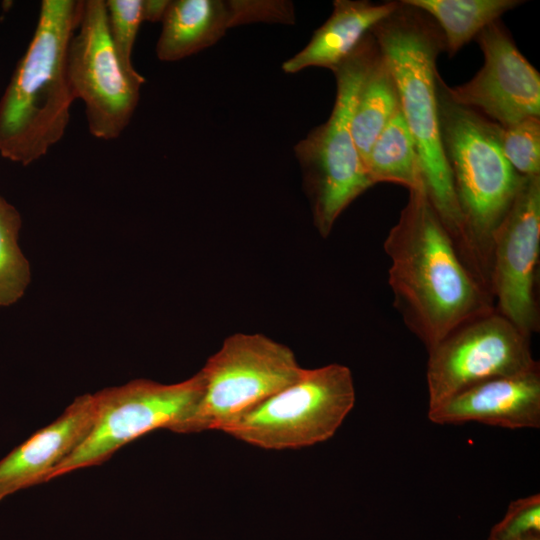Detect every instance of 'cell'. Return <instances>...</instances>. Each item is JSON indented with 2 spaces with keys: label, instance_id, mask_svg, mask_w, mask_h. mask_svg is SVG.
Wrapping results in <instances>:
<instances>
[{
  "label": "cell",
  "instance_id": "7a4b0ae2",
  "mask_svg": "<svg viewBox=\"0 0 540 540\" xmlns=\"http://www.w3.org/2000/svg\"><path fill=\"white\" fill-rule=\"evenodd\" d=\"M371 32L393 74L426 195L466 260L462 221L439 125L436 60L445 50L442 33L427 14L403 0Z\"/></svg>",
  "mask_w": 540,
  "mask_h": 540
},
{
  "label": "cell",
  "instance_id": "cb8c5ba5",
  "mask_svg": "<svg viewBox=\"0 0 540 540\" xmlns=\"http://www.w3.org/2000/svg\"><path fill=\"white\" fill-rule=\"evenodd\" d=\"M169 0H143L144 21H162Z\"/></svg>",
  "mask_w": 540,
  "mask_h": 540
},
{
  "label": "cell",
  "instance_id": "ffe728a7",
  "mask_svg": "<svg viewBox=\"0 0 540 540\" xmlns=\"http://www.w3.org/2000/svg\"><path fill=\"white\" fill-rule=\"evenodd\" d=\"M21 225L19 211L0 195V307L17 302L30 283V265L18 243Z\"/></svg>",
  "mask_w": 540,
  "mask_h": 540
},
{
  "label": "cell",
  "instance_id": "3957f363",
  "mask_svg": "<svg viewBox=\"0 0 540 540\" xmlns=\"http://www.w3.org/2000/svg\"><path fill=\"white\" fill-rule=\"evenodd\" d=\"M82 0H43L30 43L0 98V156L28 166L66 133L75 97L67 50Z\"/></svg>",
  "mask_w": 540,
  "mask_h": 540
},
{
  "label": "cell",
  "instance_id": "d6986e66",
  "mask_svg": "<svg viewBox=\"0 0 540 540\" xmlns=\"http://www.w3.org/2000/svg\"><path fill=\"white\" fill-rule=\"evenodd\" d=\"M364 166L374 185L388 182L425 191L416 145L400 108L375 140Z\"/></svg>",
  "mask_w": 540,
  "mask_h": 540
},
{
  "label": "cell",
  "instance_id": "8fae6325",
  "mask_svg": "<svg viewBox=\"0 0 540 540\" xmlns=\"http://www.w3.org/2000/svg\"><path fill=\"white\" fill-rule=\"evenodd\" d=\"M540 175L523 176L492 244L490 293L495 309L528 337L539 331Z\"/></svg>",
  "mask_w": 540,
  "mask_h": 540
},
{
  "label": "cell",
  "instance_id": "d4e9b609",
  "mask_svg": "<svg viewBox=\"0 0 540 540\" xmlns=\"http://www.w3.org/2000/svg\"><path fill=\"white\" fill-rule=\"evenodd\" d=\"M516 540H540V533H531Z\"/></svg>",
  "mask_w": 540,
  "mask_h": 540
},
{
  "label": "cell",
  "instance_id": "9a60e30c",
  "mask_svg": "<svg viewBox=\"0 0 540 540\" xmlns=\"http://www.w3.org/2000/svg\"><path fill=\"white\" fill-rule=\"evenodd\" d=\"M436 424L479 422L508 429L539 428L540 368L492 378L428 410Z\"/></svg>",
  "mask_w": 540,
  "mask_h": 540
},
{
  "label": "cell",
  "instance_id": "5bb4252c",
  "mask_svg": "<svg viewBox=\"0 0 540 540\" xmlns=\"http://www.w3.org/2000/svg\"><path fill=\"white\" fill-rule=\"evenodd\" d=\"M97 392L73 400L49 425L0 460V501L48 481L50 473L87 438L98 416Z\"/></svg>",
  "mask_w": 540,
  "mask_h": 540
},
{
  "label": "cell",
  "instance_id": "e0dca14e",
  "mask_svg": "<svg viewBox=\"0 0 540 540\" xmlns=\"http://www.w3.org/2000/svg\"><path fill=\"white\" fill-rule=\"evenodd\" d=\"M400 108L393 74L378 45L358 88L351 134L364 164L372 145Z\"/></svg>",
  "mask_w": 540,
  "mask_h": 540
},
{
  "label": "cell",
  "instance_id": "5b68a950",
  "mask_svg": "<svg viewBox=\"0 0 540 540\" xmlns=\"http://www.w3.org/2000/svg\"><path fill=\"white\" fill-rule=\"evenodd\" d=\"M376 49L371 32L332 71L337 86L332 112L294 147L313 223L323 238L329 236L342 212L374 185L354 143L351 117L358 88Z\"/></svg>",
  "mask_w": 540,
  "mask_h": 540
},
{
  "label": "cell",
  "instance_id": "9c48e42d",
  "mask_svg": "<svg viewBox=\"0 0 540 540\" xmlns=\"http://www.w3.org/2000/svg\"><path fill=\"white\" fill-rule=\"evenodd\" d=\"M66 65L74 97L84 104L90 134L105 141L117 139L135 113L145 78L121 63L110 38L105 0H82Z\"/></svg>",
  "mask_w": 540,
  "mask_h": 540
},
{
  "label": "cell",
  "instance_id": "30bf717a",
  "mask_svg": "<svg viewBox=\"0 0 540 540\" xmlns=\"http://www.w3.org/2000/svg\"><path fill=\"white\" fill-rule=\"evenodd\" d=\"M428 354V410L480 382L540 368L530 337L496 309L463 323Z\"/></svg>",
  "mask_w": 540,
  "mask_h": 540
},
{
  "label": "cell",
  "instance_id": "44dd1931",
  "mask_svg": "<svg viewBox=\"0 0 540 540\" xmlns=\"http://www.w3.org/2000/svg\"><path fill=\"white\" fill-rule=\"evenodd\" d=\"M500 145L504 157L518 174L540 175V117L501 126Z\"/></svg>",
  "mask_w": 540,
  "mask_h": 540
},
{
  "label": "cell",
  "instance_id": "8992f818",
  "mask_svg": "<svg viewBox=\"0 0 540 540\" xmlns=\"http://www.w3.org/2000/svg\"><path fill=\"white\" fill-rule=\"evenodd\" d=\"M355 404L350 369L333 363L305 369L294 383L242 414L221 431L269 450L309 447L329 440Z\"/></svg>",
  "mask_w": 540,
  "mask_h": 540
},
{
  "label": "cell",
  "instance_id": "7c38bea8",
  "mask_svg": "<svg viewBox=\"0 0 540 540\" xmlns=\"http://www.w3.org/2000/svg\"><path fill=\"white\" fill-rule=\"evenodd\" d=\"M475 39L484 55L482 68L457 86L450 87L439 77L445 96L502 127L540 117V74L520 52L501 19Z\"/></svg>",
  "mask_w": 540,
  "mask_h": 540
},
{
  "label": "cell",
  "instance_id": "ac0fdd59",
  "mask_svg": "<svg viewBox=\"0 0 540 540\" xmlns=\"http://www.w3.org/2000/svg\"><path fill=\"white\" fill-rule=\"evenodd\" d=\"M427 14L440 29L449 57L506 12L525 3L521 0H403Z\"/></svg>",
  "mask_w": 540,
  "mask_h": 540
},
{
  "label": "cell",
  "instance_id": "52a82bcc",
  "mask_svg": "<svg viewBox=\"0 0 540 540\" xmlns=\"http://www.w3.org/2000/svg\"><path fill=\"white\" fill-rule=\"evenodd\" d=\"M204 394L179 433L221 431L305 372L294 352L261 333H235L201 369Z\"/></svg>",
  "mask_w": 540,
  "mask_h": 540
},
{
  "label": "cell",
  "instance_id": "ba28073f",
  "mask_svg": "<svg viewBox=\"0 0 540 540\" xmlns=\"http://www.w3.org/2000/svg\"><path fill=\"white\" fill-rule=\"evenodd\" d=\"M201 370L187 380L162 384L137 379L97 391L98 416L87 438L50 473L48 481L100 465L117 450L156 429L179 433L204 394Z\"/></svg>",
  "mask_w": 540,
  "mask_h": 540
},
{
  "label": "cell",
  "instance_id": "2e32d148",
  "mask_svg": "<svg viewBox=\"0 0 540 540\" xmlns=\"http://www.w3.org/2000/svg\"><path fill=\"white\" fill-rule=\"evenodd\" d=\"M398 6L399 1L374 3L368 0H335L330 17L314 31L301 51L282 64L283 71L297 73L308 67L333 71Z\"/></svg>",
  "mask_w": 540,
  "mask_h": 540
},
{
  "label": "cell",
  "instance_id": "6da1fadb",
  "mask_svg": "<svg viewBox=\"0 0 540 540\" xmlns=\"http://www.w3.org/2000/svg\"><path fill=\"white\" fill-rule=\"evenodd\" d=\"M383 245L393 306L427 351L463 323L495 309L424 190L409 191Z\"/></svg>",
  "mask_w": 540,
  "mask_h": 540
},
{
  "label": "cell",
  "instance_id": "7402d4cb",
  "mask_svg": "<svg viewBox=\"0 0 540 540\" xmlns=\"http://www.w3.org/2000/svg\"><path fill=\"white\" fill-rule=\"evenodd\" d=\"M107 23L111 41L123 66L136 72L133 49L143 18V0H106Z\"/></svg>",
  "mask_w": 540,
  "mask_h": 540
},
{
  "label": "cell",
  "instance_id": "603a6c76",
  "mask_svg": "<svg viewBox=\"0 0 540 540\" xmlns=\"http://www.w3.org/2000/svg\"><path fill=\"white\" fill-rule=\"evenodd\" d=\"M531 533H540L539 494L511 502L504 517L491 529L487 540H516Z\"/></svg>",
  "mask_w": 540,
  "mask_h": 540
},
{
  "label": "cell",
  "instance_id": "4fadbf2b",
  "mask_svg": "<svg viewBox=\"0 0 540 540\" xmlns=\"http://www.w3.org/2000/svg\"><path fill=\"white\" fill-rule=\"evenodd\" d=\"M294 7L280 0H173L169 1L156 44L163 62L189 57L218 42L229 28L268 22L293 23Z\"/></svg>",
  "mask_w": 540,
  "mask_h": 540
},
{
  "label": "cell",
  "instance_id": "277c9868",
  "mask_svg": "<svg viewBox=\"0 0 540 540\" xmlns=\"http://www.w3.org/2000/svg\"><path fill=\"white\" fill-rule=\"evenodd\" d=\"M439 77L441 141L460 211L466 258L472 272L490 292L494 234L523 176L503 155L501 126L449 100L439 86Z\"/></svg>",
  "mask_w": 540,
  "mask_h": 540
}]
</instances>
